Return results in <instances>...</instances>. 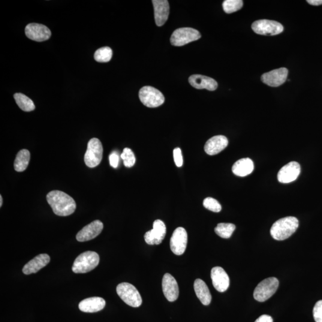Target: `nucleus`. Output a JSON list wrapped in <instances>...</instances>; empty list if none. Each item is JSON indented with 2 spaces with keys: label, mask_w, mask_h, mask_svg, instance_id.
<instances>
[{
  "label": "nucleus",
  "mask_w": 322,
  "mask_h": 322,
  "mask_svg": "<svg viewBox=\"0 0 322 322\" xmlns=\"http://www.w3.org/2000/svg\"><path fill=\"white\" fill-rule=\"evenodd\" d=\"M31 154L29 150L22 149L18 152L14 162V170L17 172H22L28 167Z\"/></svg>",
  "instance_id": "393cba45"
},
{
  "label": "nucleus",
  "mask_w": 322,
  "mask_h": 322,
  "mask_svg": "<svg viewBox=\"0 0 322 322\" xmlns=\"http://www.w3.org/2000/svg\"><path fill=\"white\" fill-rule=\"evenodd\" d=\"M254 168V162L250 158H242L233 164L232 171L236 176L245 177L250 174Z\"/></svg>",
  "instance_id": "5701e85b"
},
{
  "label": "nucleus",
  "mask_w": 322,
  "mask_h": 322,
  "mask_svg": "<svg viewBox=\"0 0 322 322\" xmlns=\"http://www.w3.org/2000/svg\"><path fill=\"white\" fill-rule=\"evenodd\" d=\"M103 146L97 138H92L87 144V149L84 156V161L87 167L94 168L101 164L103 158Z\"/></svg>",
  "instance_id": "39448f33"
},
{
  "label": "nucleus",
  "mask_w": 322,
  "mask_h": 322,
  "mask_svg": "<svg viewBox=\"0 0 322 322\" xmlns=\"http://www.w3.org/2000/svg\"><path fill=\"white\" fill-rule=\"evenodd\" d=\"M166 226L161 219H156L153 224V229L147 231L144 238L147 244L159 245L166 235Z\"/></svg>",
  "instance_id": "9b49d317"
},
{
  "label": "nucleus",
  "mask_w": 322,
  "mask_h": 322,
  "mask_svg": "<svg viewBox=\"0 0 322 322\" xmlns=\"http://www.w3.org/2000/svg\"><path fill=\"white\" fill-rule=\"evenodd\" d=\"M106 302L102 298L94 297L84 299L79 304V309L81 312L85 313H96L105 308Z\"/></svg>",
  "instance_id": "4be33fe9"
},
{
  "label": "nucleus",
  "mask_w": 322,
  "mask_h": 322,
  "mask_svg": "<svg viewBox=\"0 0 322 322\" xmlns=\"http://www.w3.org/2000/svg\"><path fill=\"white\" fill-rule=\"evenodd\" d=\"M2 196H0V207H2Z\"/></svg>",
  "instance_id": "e433bc0d"
},
{
  "label": "nucleus",
  "mask_w": 322,
  "mask_h": 322,
  "mask_svg": "<svg viewBox=\"0 0 322 322\" xmlns=\"http://www.w3.org/2000/svg\"><path fill=\"white\" fill-rule=\"evenodd\" d=\"M99 261L100 258L97 252H84L75 259L72 269L75 273H88L98 266Z\"/></svg>",
  "instance_id": "7ed1b4c3"
},
{
  "label": "nucleus",
  "mask_w": 322,
  "mask_h": 322,
  "mask_svg": "<svg viewBox=\"0 0 322 322\" xmlns=\"http://www.w3.org/2000/svg\"><path fill=\"white\" fill-rule=\"evenodd\" d=\"M204 207L207 210L213 212L219 213L221 212V206L217 201L213 198H207L203 202Z\"/></svg>",
  "instance_id": "7c9ffc66"
},
{
  "label": "nucleus",
  "mask_w": 322,
  "mask_h": 322,
  "mask_svg": "<svg viewBox=\"0 0 322 322\" xmlns=\"http://www.w3.org/2000/svg\"><path fill=\"white\" fill-rule=\"evenodd\" d=\"M211 278L212 279L214 287L219 293H223L229 287V277L222 267L213 268L211 272Z\"/></svg>",
  "instance_id": "dca6fc26"
},
{
  "label": "nucleus",
  "mask_w": 322,
  "mask_h": 322,
  "mask_svg": "<svg viewBox=\"0 0 322 322\" xmlns=\"http://www.w3.org/2000/svg\"><path fill=\"white\" fill-rule=\"evenodd\" d=\"M301 172L300 165L293 161L284 165L279 171L278 179L280 183H290L297 180Z\"/></svg>",
  "instance_id": "f3484780"
},
{
  "label": "nucleus",
  "mask_w": 322,
  "mask_h": 322,
  "mask_svg": "<svg viewBox=\"0 0 322 322\" xmlns=\"http://www.w3.org/2000/svg\"><path fill=\"white\" fill-rule=\"evenodd\" d=\"M201 35L197 29L192 28H179L173 33L170 38L171 44L174 46H183L200 39Z\"/></svg>",
  "instance_id": "6e6552de"
},
{
  "label": "nucleus",
  "mask_w": 322,
  "mask_h": 322,
  "mask_svg": "<svg viewBox=\"0 0 322 322\" xmlns=\"http://www.w3.org/2000/svg\"><path fill=\"white\" fill-rule=\"evenodd\" d=\"M156 25L161 26L167 22L170 13V5L167 0H153Z\"/></svg>",
  "instance_id": "a211bd4d"
},
{
  "label": "nucleus",
  "mask_w": 322,
  "mask_h": 322,
  "mask_svg": "<svg viewBox=\"0 0 322 322\" xmlns=\"http://www.w3.org/2000/svg\"><path fill=\"white\" fill-rule=\"evenodd\" d=\"M194 290L202 304L204 306H209L212 302V297L206 283L200 279L195 280Z\"/></svg>",
  "instance_id": "b1692460"
},
{
  "label": "nucleus",
  "mask_w": 322,
  "mask_h": 322,
  "mask_svg": "<svg viewBox=\"0 0 322 322\" xmlns=\"http://www.w3.org/2000/svg\"><path fill=\"white\" fill-rule=\"evenodd\" d=\"M104 229L103 222L95 220L83 227L77 234L76 238L80 242L89 241L96 238Z\"/></svg>",
  "instance_id": "ddd939ff"
},
{
  "label": "nucleus",
  "mask_w": 322,
  "mask_h": 322,
  "mask_svg": "<svg viewBox=\"0 0 322 322\" xmlns=\"http://www.w3.org/2000/svg\"><path fill=\"white\" fill-rule=\"evenodd\" d=\"M189 82L192 87L197 89H207L215 91L218 87V83L213 78L201 75H191Z\"/></svg>",
  "instance_id": "aec40b11"
},
{
  "label": "nucleus",
  "mask_w": 322,
  "mask_h": 322,
  "mask_svg": "<svg viewBox=\"0 0 322 322\" xmlns=\"http://www.w3.org/2000/svg\"><path fill=\"white\" fill-rule=\"evenodd\" d=\"M112 50L110 47H102L96 50L95 53V59L98 62H108L112 59Z\"/></svg>",
  "instance_id": "cd10ccee"
},
{
  "label": "nucleus",
  "mask_w": 322,
  "mask_h": 322,
  "mask_svg": "<svg viewBox=\"0 0 322 322\" xmlns=\"http://www.w3.org/2000/svg\"><path fill=\"white\" fill-rule=\"evenodd\" d=\"M139 98L144 106L152 108L160 107L165 102L162 93L150 86L143 87L140 90Z\"/></svg>",
  "instance_id": "0eeeda50"
},
{
  "label": "nucleus",
  "mask_w": 322,
  "mask_h": 322,
  "mask_svg": "<svg viewBox=\"0 0 322 322\" xmlns=\"http://www.w3.org/2000/svg\"><path fill=\"white\" fill-rule=\"evenodd\" d=\"M188 244V233L184 228H177L170 239V248L174 254H184Z\"/></svg>",
  "instance_id": "9d476101"
},
{
  "label": "nucleus",
  "mask_w": 322,
  "mask_h": 322,
  "mask_svg": "<svg viewBox=\"0 0 322 322\" xmlns=\"http://www.w3.org/2000/svg\"><path fill=\"white\" fill-rule=\"evenodd\" d=\"M288 71L281 68L267 72L261 76V81L266 85L276 87L282 85L287 79Z\"/></svg>",
  "instance_id": "4468645a"
},
{
  "label": "nucleus",
  "mask_w": 322,
  "mask_h": 322,
  "mask_svg": "<svg viewBox=\"0 0 322 322\" xmlns=\"http://www.w3.org/2000/svg\"><path fill=\"white\" fill-rule=\"evenodd\" d=\"M279 284L278 279L274 277L263 280L255 289V300L259 302H266L275 294L279 287Z\"/></svg>",
  "instance_id": "423d86ee"
},
{
  "label": "nucleus",
  "mask_w": 322,
  "mask_h": 322,
  "mask_svg": "<svg viewBox=\"0 0 322 322\" xmlns=\"http://www.w3.org/2000/svg\"><path fill=\"white\" fill-rule=\"evenodd\" d=\"M109 162L110 166L116 168L118 166L119 156L118 153L113 152L109 156Z\"/></svg>",
  "instance_id": "72a5a7b5"
},
{
  "label": "nucleus",
  "mask_w": 322,
  "mask_h": 322,
  "mask_svg": "<svg viewBox=\"0 0 322 322\" xmlns=\"http://www.w3.org/2000/svg\"><path fill=\"white\" fill-rule=\"evenodd\" d=\"M235 225L231 223H219L215 228V231L216 234L224 239L230 238L235 230Z\"/></svg>",
  "instance_id": "bb28decb"
},
{
  "label": "nucleus",
  "mask_w": 322,
  "mask_h": 322,
  "mask_svg": "<svg viewBox=\"0 0 322 322\" xmlns=\"http://www.w3.org/2000/svg\"><path fill=\"white\" fill-rule=\"evenodd\" d=\"M121 156L126 167L131 168L134 166L135 163V157L133 152L130 149L127 147L123 150Z\"/></svg>",
  "instance_id": "c756f323"
},
{
  "label": "nucleus",
  "mask_w": 322,
  "mask_h": 322,
  "mask_svg": "<svg viewBox=\"0 0 322 322\" xmlns=\"http://www.w3.org/2000/svg\"><path fill=\"white\" fill-rule=\"evenodd\" d=\"M50 257L46 254H41L34 257L32 260L25 265L22 269V272L25 275H31L36 273L46 267L50 263Z\"/></svg>",
  "instance_id": "412c9836"
},
{
  "label": "nucleus",
  "mask_w": 322,
  "mask_h": 322,
  "mask_svg": "<svg viewBox=\"0 0 322 322\" xmlns=\"http://www.w3.org/2000/svg\"><path fill=\"white\" fill-rule=\"evenodd\" d=\"M173 156L176 166L181 167L183 164L181 149L179 148V147H177V148L174 149L173 150Z\"/></svg>",
  "instance_id": "473e14b6"
},
{
  "label": "nucleus",
  "mask_w": 322,
  "mask_h": 322,
  "mask_svg": "<svg viewBox=\"0 0 322 322\" xmlns=\"http://www.w3.org/2000/svg\"><path fill=\"white\" fill-rule=\"evenodd\" d=\"M48 203L56 215L68 216L76 210V203L74 199L64 192L53 191L47 195Z\"/></svg>",
  "instance_id": "f257e3e1"
},
{
  "label": "nucleus",
  "mask_w": 322,
  "mask_h": 322,
  "mask_svg": "<svg viewBox=\"0 0 322 322\" xmlns=\"http://www.w3.org/2000/svg\"><path fill=\"white\" fill-rule=\"evenodd\" d=\"M25 34L30 40L42 42L49 40L52 35L47 26L38 23H29L26 26Z\"/></svg>",
  "instance_id": "f8f14e48"
},
{
  "label": "nucleus",
  "mask_w": 322,
  "mask_h": 322,
  "mask_svg": "<svg viewBox=\"0 0 322 322\" xmlns=\"http://www.w3.org/2000/svg\"><path fill=\"white\" fill-rule=\"evenodd\" d=\"M164 296L170 302H175L179 296V288L176 280L169 273L165 274L162 282Z\"/></svg>",
  "instance_id": "2eb2a0df"
},
{
  "label": "nucleus",
  "mask_w": 322,
  "mask_h": 322,
  "mask_svg": "<svg viewBox=\"0 0 322 322\" xmlns=\"http://www.w3.org/2000/svg\"><path fill=\"white\" fill-rule=\"evenodd\" d=\"M299 221L294 216L279 219L271 227L270 234L273 239L284 240L293 234L299 227Z\"/></svg>",
  "instance_id": "f03ea898"
},
{
  "label": "nucleus",
  "mask_w": 322,
  "mask_h": 322,
  "mask_svg": "<svg viewBox=\"0 0 322 322\" xmlns=\"http://www.w3.org/2000/svg\"><path fill=\"white\" fill-rule=\"evenodd\" d=\"M14 99L18 107L25 112H31L35 109L34 102L22 93H16L14 95Z\"/></svg>",
  "instance_id": "a878e982"
},
{
  "label": "nucleus",
  "mask_w": 322,
  "mask_h": 322,
  "mask_svg": "<svg viewBox=\"0 0 322 322\" xmlns=\"http://www.w3.org/2000/svg\"><path fill=\"white\" fill-rule=\"evenodd\" d=\"M309 4L313 5H320L322 4V0H308Z\"/></svg>",
  "instance_id": "c9c22d12"
},
{
  "label": "nucleus",
  "mask_w": 322,
  "mask_h": 322,
  "mask_svg": "<svg viewBox=\"0 0 322 322\" xmlns=\"http://www.w3.org/2000/svg\"><path fill=\"white\" fill-rule=\"evenodd\" d=\"M243 4L242 0H225L222 2V8L225 13L230 14L239 10Z\"/></svg>",
  "instance_id": "c85d7f7f"
},
{
  "label": "nucleus",
  "mask_w": 322,
  "mask_h": 322,
  "mask_svg": "<svg viewBox=\"0 0 322 322\" xmlns=\"http://www.w3.org/2000/svg\"><path fill=\"white\" fill-rule=\"evenodd\" d=\"M116 293L123 302L132 308H138L142 304L139 292L129 283H121L117 286Z\"/></svg>",
  "instance_id": "20e7f679"
},
{
  "label": "nucleus",
  "mask_w": 322,
  "mask_h": 322,
  "mask_svg": "<svg viewBox=\"0 0 322 322\" xmlns=\"http://www.w3.org/2000/svg\"><path fill=\"white\" fill-rule=\"evenodd\" d=\"M252 29L257 34L273 36L281 34L284 26L276 21L264 19L255 21L252 23Z\"/></svg>",
  "instance_id": "1a4fd4ad"
},
{
  "label": "nucleus",
  "mask_w": 322,
  "mask_h": 322,
  "mask_svg": "<svg viewBox=\"0 0 322 322\" xmlns=\"http://www.w3.org/2000/svg\"><path fill=\"white\" fill-rule=\"evenodd\" d=\"M314 317L316 322H322V300L316 304L314 309Z\"/></svg>",
  "instance_id": "2f4dec72"
},
{
  "label": "nucleus",
  "mask_w": 322,
  "mask_h": 322,
  "mask_svg": "<svg viewBox=\"0 0 322 322\" xmlns=\"http://www.w3.org/2000/svg\"><path fill=\"white\" fill-rule=\"evenodd\" d=\"M255 322H273V320L270 316L264 315L259 317Z\"/></svg>",
  "instance_id": "f704fd0d"
},
{
  "label": "nucleus",
  "mask_w": 322,
  "mask_h": 322,
  "mask_svg": "<svg viewBox=\"0 0 322 322\" xmlns=\"http://www.w3.org/2000/svg\"><path fill=\"white\" fill-rule=\"evenodd\" d=\"M228 141L224 135H215L207 141L205 144V151L208 155L213 156L218 154L226 147Z\"/></svg>",
  "instance_id": "6ab92c4d"
}]
</instances>
